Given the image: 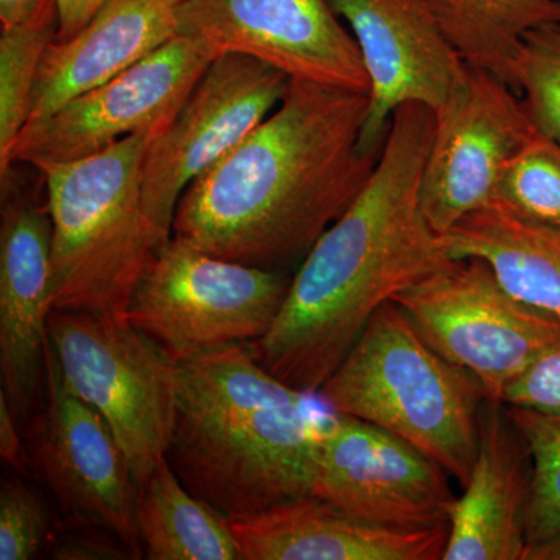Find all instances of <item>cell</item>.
<instances>
[{"instance_id": "f546056e", "label": "cell", "mask_w": 560, "mask_h": 560, "mask_svg": "<svg viewBox=\"0 0 560 560\" xmlns=\"http://www.w3.org/2000/svg\"><path fill=\"white\" fill-rule=\"evenodd\" d=\"M0 456L18 474L27 475L32 469L27 442L21 436L20 420L14 416L2 393H0Z\"/></svg>"}, {"instance_id": "1f68e13d", "label": "cell", "mask_w": 560, "mask_h": 560, "mask_svg": "<svg viewBox=\"0 0 560 560\" xmlns=\"http://www.w3.org/2000/svg\"><path fill=\"white\" fill-rule=\"evenodd\" d=\"M47 0H0V27L27 21Z\"/></svg>"}, {"instance_id": "4dcf8cb0", "label": "cell", "mask_w": 560, "mask_h": 560, "mask_svg": "<svg viewBox=\"0 0 560 560\" xmlns=\"http://www.w3.org/2000/svg\"><path fill=\"white\" fill-rule=\"evenodd\" d=\"M108 0H57L60 31L57 40H65L80 32Z\"/></svg>"}, {"instance_id": "8fae6325", "label": "cell", "mask_w": 560, "mask_h": 560, "mask_svg": "<svg viewBox=\"0 0 560 560\" xmlns=\"http://www.w3.org/2000/svg\"><path fill=\"white\" fill-rule=\"evenodd\" d=\"M537 135L510 83L464 62L434 110L422 178V208L431 228L444 235L464 217L492 206L508 165Z\"/></svg>"}, {"instance_id": "f1b7e54d", "label": "cell", "mask_w": 560, "mask_h": 560, "mask_svg": "<svg viewBox=\"0 0 560 560\" xmlns=\"http://www.w3.org/2000/svg\"><path fill=\"white\" fill-rule=\"evenodd\" d=\"M55 541L54 558L65 560L139 559L127 541L109 530L75 526Z\"/></svg>"}, {"instance_id": "83f0119b", "label": "cell", "mask_w": 560, "mask_h": 560, "mask_svg": "<svg viewBox=\"0 0 560 560\" xmlns=\"http://www.w3.org/2000/svg\"><path fill=\"white\" fill-rule=\"evenodd\" d=\"M501 404L560 416V345L533 361L504 390Z\"/></svg>"}, {"instance_id": "2e32d148", "label": "cell", "mask_w": 560, "mask_h": 560, "mask_svg": "<svg viewBox=\"0 0 560 560\" xmlns=\"http://www.w3.org/2000/svg\"><path fill=\"white\" fill-rule=\"evenodd\" d=\"M2 176L0 220V377L20 423L46 394L49 340L51 219L31 187Z\"/></svg>"}, {"instance_id": "5bb4252c", "label": "cell", "mask_w": 560, "mask_h": 560, "mask_svg": "<svg viewBox=\"0 0 560 560\" xmlns=\"http://www.w3.org/2000/svg\"><path fill=\"white\" fill-rule=\"evenodd\" d=\"M178 35L337 90L370 92L359 46L329 0H180Z\"/></svg>"}, {"instance_id": "d6986e66", "label": "cell", "mask_w": 560, "mask_h": 560, "mask_svg": "<svg viewBox=\"0 0 560 560\" xmlns=\"http://www.w3.org/2000/svg\"><path fill=\"white\" fill-rule=\"evenodd\" d=\"M230 522L243 560H438L448 533L375 528L315 495Z\"/></svg>"}, {"instance_id": "603a6c76", "label": "cell", "mask_w": 560, "mask_h": 560, "mask_svg": "<svg viewBox=\"0 0 560 560\" xmlns=\"http://www.w3.org/2000/svg\"><path fill=\"white\" fill-rule=\"evenodd\" d=\"M57 0H47L27 21L0 28V167L28 124L33 90L47 47L57 39Z\"/></svg>"}, {"instance_id": "d4e9b609", "label": "cell", "mask_w": 560, "mask_h": 560, "mask_svg": "<svg viewBox=\"0 0 560 560\" xmlns=\"http://www.w3.org/2000/svg\"><path fill=\"white\" fill-rule=\"evenodd\" d=\"M493 205L560 228V143L530 139L501 176Z\"/></svg>"}, {"instance_id": "7a4b0ae2", "label": "cell", "mask_w": 560, "mask_h": 560, "mask_svg": "<svg viewBox=\"0 0 560 560\" xmlns=\"http://www.w3.org/2000/svg\"><path fill=\"white\" fill-rule=\"evenodd\" d=\"M370 95L290 80L259 127L198 176L173 237L249 267L289 272L359 197L381 154H363Z\"/></svg>"}, {"instance_id": "6da1fadb", "label": "cell", "mask_w": 560, "mask_h": 560, "mask_svg": "<svg viewBox=\"0 0 560 560\" xmlns=\"http://www.w3.org/2000/svg\"><path fill=\"white\" fill-rule=\"evenodd\" d=\"M434 110L405 103L389 121L364 189L324 232L291 278L256 359L315 396L386 302L453 260L422 208Z\"/></svg>"}, {"instance_id": "8992f818", "label": "cell", "mask_w": 560, "mask_h": 560, "mask_svg": "<svg viewBox=\"0 0 560 560\" xmlns=\"http://www.w3.org/2000/svg\"><path fill=\"white\" fill-rule=\"evenodd\" d=\"M49 349L66 388L108 423L139 485L167 456L176 422V364L128 323L54 311Z\"/></svg>"}, {"instance_id": "cb8c5ba5", "label": "cell", "mask_w": 560, "mask_h": 560, "mask_svg": "<svg viewBox=\"0 0 560 560\" xmlns=\"http://www.w3.org/2000/svg\"><path fill=\"white\" fill-rule=\"evenodd\" d=\"M511 86L536 131L560 143V21L523 35L512 61Z\"/></svg>"}, {"instance_id": "ffe728a7", "label": "cell", "mask_w": 560, "mask_h": 560, "mask_svg": "<svg viewBox=\"0 0 560 560\" xmlns=\"http://www.w3.org/2000/svg\"><path fill=\"white\" fill-rule=\"evenodd\" d=\"M452 259L488 264L515 300L560 319V228L492 205L442 235Z\"/></svg>"}, {"instance_id": "3957f363", "label": "cell", "mask_w": 560, "mask_h": 560, "mask_svg": "<svg viewBox=\"0 0 560 560\" xmlns=\"http://www.w3.org/2000/svg\"><path fill=\"white\" fill-rule=\"evenodd\" d=\"M176 422L168 464L224 517H249L312 495L319 430L308 394L261 366L249 345L176 364Z\"/></svg>"}, {"instance_id": "9c48e42d", "label": "cell", "mask_w": 560, "mask_h": 560, "mask_svg": "<svg viewBox=\"0 0 560 560\" xmlns=\"http://www.w3.org/2000/svg\"><path fill=\"white\" fill-rule=\"evenodd\" d=\"M217 57L205 40L175 36L116 79L25 125L0 175L11 165L84 160L130 136L164 131Z\"/></svg>"}, {"instance_id": "277c9868", "label": "cell", "mask_w": 560, "mask_h": 560, "mask_svg": "<svg viewBox=\"0 0 560 560\" xmlns=\"http://www.w3.org/2000/svg\"><path fill=\"white\" fill-rule=\"evenodd\" d=\"M154 136L140 132L94 156L35 168L51 219V312L127 319L136 287L171 242L143 208L142 165Z\"/></svg>"}, {"instance_id": "30bf717a", "label": "cell", "mask_w": 560, "mask_h": 560, "mask_svg": "<svg viewBox=\"0 0 560 560\" xmlns=\"http://www.w3.org/2000/svg\"><path fill=\"white\" fill-rule=\"evenodd\" d=\"M289 77L242 54L210 62L175 119L151 140L142 165L143 208L162 237H173L180 197L278 108Z\"/></svg>"}, {"instance_id": "ba28073f", "label": "cell", "mask_w": 560, "mask_h": 560, "mask_svg": "<svg viewBox=\"0 0 560 560\" xmlns=\"http://www.w3.org/2000/svg\"><path fill=\"white\" fill-rule=\"evenodd\" d=\"M394 302L442 359L500 404L533 361L560 345V319L515 300L480 259H453Z\"/></svg>"}, {"instance_id": "7c38bea8", "label": "cell", "mask_w": 560, "mask_h": 560, "mask_svg": "<svg viewBox=\"0 0 560 560\" xmlns=\"http://www.w3.org/2000/svg\"><path fill=\"white\" fill-rule=\"evenodd\" d=\"M25 442L32 469L57 500L66 528L109 530L143 555L138 528L140 485L130 460L105 419L66 388L49 340L46 394Z\"/></svg>"}, {"instance_id": "44dd1931", "label": "cell", "mask_w": 560, "mask_h": 560, "mask_svg": "<svg viewBox=\"0 0 560 560\" xmlns=\"http://www.w3.org/2000/svg\"><path fill=\"white\" fill-rule=\"evenodd\" d=\"M138 528L150 560H242L230 518L194 495L167 458L140 485Z\"/></svg>"}, {"instance_id": "5b68a950", "label": "cell", "mask_w": 560, "mask_h": 560, "mask_svg": "<svg viewBox=\"0 0 560 560\" xmlns=\"http://www.w3.org/2000/svg\"><path fill=\"white\" fill-rule=\"evenodd\" d=\"M315 396L335 415L408 442L466 485L477 458L485 393L469 372L420 337L396 302L378 308Z\"/></svg>"}, {"instance_id": "4316f807", "label": "cell", "mask_w": 560, "mask_h": 560, "mask_svg": "<svg viewBox=\"0 0 560 560\" xmlns=\"http://www.w3.org/2000/svg\"><path fill=\"white\" fill-rule=\"evenodd\" d=\"M50 537V517L38 493L20 478L0 486V560L35 559Z\"/></svg>"}, {"instance_id": "4fadbf2b", "label": "cell", "mask_w": 560, "mask_h": 560, "mask_svg": "<svg viewBox=\"0 0 560 560\" xmlns=\"http://www.w3.org/2000/svg\"><path fill=\"white\" fill-rule=\"evenodd\" d=\"M448 474L408 442L352 416L320 422L312 495L353 521L416 533L448 526Z\"/></svg>"}, {"instance_id": "52a82bcc", "label": "cell", "mask_w": 560, "mask_h": 560, "mask_svg": "<svg viewBox=\"0 0 560 560\" xmlns=\"http://www.w3.org/2000/svg\"><path fill=\"white\" fill-rule=\"evenodd\" d=\"M291 278L212 256L172 237L140 279L127 319L176 361L270 331Z\"/></svg>"}, {"instance_id": "484cf974", "label": "cell", "mask_w": 560, "mask_h": 560, "mask_svg": "<svg viewBox=\"0 0 560 560\" xmlns=\"http://www.w3.org/2000/svg\"><path fill=\"white\" fill-rule=\"evenodd\" d=\"M504 408L526 441L533 460L526 536L528 544H534L560 530V416Z\"/></svg>"}, {"instance_id": "e0dca14e", "label": "cell", "mask_w": 560, "mask_h": 560, "mask_svg": "<svg viewBox=\"0 0 560 560\" xmlns=\"http://www.w3.org/2000/svg\"><path fill=\"white\" fill-rule=\"evenodd\" d=\"M533 460L500 401L485 400L477 458L456 497L442 560H522Z\"/></svg>"}, {"instance_id": "7402d4cb", "label": "cell", "mask_w": 560, "mask_h": 560, "mask_svg": "<svg viewBox=\"0 0 560 560\" xmlns=\"http://www.w3.org/2000/svg\"><path fill=\"white\" fill-rule=\"evenodd\" d=\"M433 5L460 60L510 84L523 35L560 21V0H433Z\"/></svg>"}, {"instance_id": "ac0fdd59", "label": "cell", "mask_w": 560, "mask_h": 560, "mask_svg": "<svg viewBox=\"0 0 560 560\" xmlns=\"http://www.w3.org/2000/svg\"><path fill=\"white\" fill-rule=\"evenodd\" d=\"M180 0H108L92 20L47 47L33 90L31 121L138 65L178 36Z\"/></svg>"}, {"instance_id": "d6a6232c", "label": "cell", "mask_w": 560, "mask_h": 560, "mask_svg": "<svg viewBox=\"0 0 560 560\" xmlns=\"http://www.w3.org/2000/svg\"><path fill=\"white\" fill-rule=\"evenodd\" d=\"M522 560H560V530L547 539L526 545Z\"/></svg>"}, {"instance_id": "9a60e30c", "label": "cell", "mask_w": 560, "mask_h": 560, "mask_svg": "<svg viewBox=\"0 0 560 560\" xmlns=\"http://www.w3.org/2000/svg\"><path fill=\"white\" fill-rule=\"evenodd\" d=\"M349 27L370 79L363 154H381L389 121L405 103L440 108L464 61L442 28L433 0H329Z\"/></svg>"}]
</instances>
